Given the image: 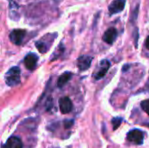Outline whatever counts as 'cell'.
<instances>
[{"instance_id": "obj_1", "label": "cell", "mask_w": 149, "mask_h": 148, "mask_svg": "<svg viewBox=\"0 0 149 148\" xmlns=\"http://www.w3.org/2000/svg\"><path fill=\"white\" fill-rule=\"evenodd\" d=\"M20 75H21V71L18 66L11 67L4 75V79H5L6 85L10 87L19 85L21 82Z\"/></svg>"}, {"instance_id": "obj_2", "label": "cell", "mask_w": 149, "mask_h": 148, "mask_svg": "<svg viewBox=\"0 0 149 148\" xmlns=\"http://www.w3.org/2000/svg\"><path fill=\"white\" fill-rule=\"evenodd\" d=\"M110 66H111V64H110V62L107 59L101 60L100 62V65H99V67H98L97 71L93 75L94 79L95 80H100L102 78H104L106 76V74L107 73Z\"/></svg>"}, {"instance_id": "obj_3", "label": "cell", "mask_w": 149, "mask_h": 148, "mask_svg": "<svg viewBox=\"0 0 149 148\" xmlns=\"http://www.w3.org/2000/svg\"><path fill=\"white\" fill-rule=\"evenodd\" d=\"M127 139L132 143H134L136 145H141L144 141V133L139 129H133L127 133Z\"/></svg>"}, {"instance_id": "obj_4", "label": "cell", "mask_w": 149, "mask_h": 148, "mask_svg": "<svg viewBox=\"0 0 149 148\" xmlns=\"http://www.w3.org/2000/svg\"><path fill=\"white\" fill-rule=\"evenodd\" d=\"M26 31L23 29H14L10 33V40L16 45H20L25 38Z\"/></svg>"}, {"instance_id": "obj_5", "label": "cell", "mask_w": 149, "mask_h": 148, "mask_svg": "<svg viewBox=\"0 0 149 148\" xmlns=\"http://www.w3.org/2000/svg\"><path fill=\"white\" fill-rule=\"evenodd\" d=\"M38 57L37 54H35L33 52L28 53L24 57V65L29 71H33L36 69L37 65H38Z\"/></svg>"}, {"instance_id": "obj_6", "label": "cell", "mask_w": 149, "mask_h": 148, "mask_svg": "<svg viewBox=\"0 0 149 148\" xmlns=\"http://www.w3.org/2000/svg\"><path fill=\"white\" fill-rule=\"evenodd\" d=\"M93 59V58L91 56H87V55L80 56L77 60V65H78V68L79 69V71L84 72V71L88 70L91 67Z\"/></svg>"}, {"instance_id": "obj_7", "label": "cell", "mask_w": 149, "mask_h": 148, "mask_svg": "<svg viewBox=\"0 0 149 148\" xmlns=\"http://www.w3.org/2000/svg\"><path fill=\"white\" fill-rule=\"evenodd\" d=\"M126 5V0H113L108 5V10L111 15L121 12Z\"/></svg>"}, {"instance_id": "obj_8", "label": "cell", "mask_w": 149, "mask_h": 148, "mask_svg": "<svg viewBox=\"0 0 149 148\" xmlns=\"http://www.w3.org/2000/svg\"><path fill=\"white\" fill-rule=\"evenodd\" d=\"M58 105H59L60 112L63 114L69 113L72 110V107H73L72 102L70 99V98H68V97H63V98H61L59 99V101H58Z\"/></svg>"}, {"instance_id": "obj_9", "label": "cell", "mask_w": 149, "mask_h": 148, "mask_svg": "<svg viewBox=\"0 0 149 148\" xmlns=\"http://www.w3.org/2000/svg\"><path fill=\"white\" fill-rule=\"evenodd\" d=\"M117 35H118V31L115 28L113 27H111L109 29H107L103 37H102V40L104 42H106L107 44H112L117 38Z\"/></svg>"}, {"instance_id": "obj_10", "label": "cell", "mask_w": 149, "mask_h": 148, "mask_svg": "<svg viewBox=\"0 0 149 148\" xmlns=\"http://www.w3.org/2000/svg\"><path fill=\"white\" fill-rule=\"evenodd\" d=\"M3 148H23V142L20 138L11 136L7 140Z\"/></svg>"}, {"instance_id": "obj_11", "label": "cell", "mask_w": 149, "mask_h": 148, "mask_svg": "<svg viewBox=\"0 0 149 148\" xmlns=\"http://www.w3.org/2000/svg\"><path fill=\"white\" fill-rule=\"evenodd\" d=\"M72 73L70 72H64L63 74H61L58 79V82H57V85L58 88H62L64 85H65V84L67 82L70 81V79H72Z\"/></svg>"}, {"instance_id": "obj_12", "label": "cell", "mask_w": 149, "mask_h": 148, "mask_svg": "<svg viewBox=\"0 0 149 148\" xmlns=\"http://www.w3.org/2000/svg\"><path fill=\"white\" fill-rule=\"evenodd\" d=\"M35 46L37 47V49L38 50V51L40 53H45L51 47V45L47 44V42H45L44 39H40V40L37 41L35 43Z\"/></svg>"}, {"instance_id": "obj_13", "label": "cell", "mask_w": 149, "mask_h": 148, "mask_svg": "<svg viewBox=\"0 0 149 148\" xmlns=\"http://www.w3.org/2000/svg\"><path fill=\"white\" fill-rule=\"evenodd\" d=\"M122 122V118H113L112 120V124H113V130H116L119 128V126H120Z\"/></svg>"}, {"instance_id": "obj_14", "label": "cell", "mask_w": 149, "mask_h": 148, "mask_svg": "<svg viewBox=\"0 0 149 148\" xmlns=\"http://www.w3.org/2000/svg\"><path fill=\"white\" fill-rule=\"evenodd\" d=\"M141 106L142 108V110L149 115V99H146V100H143L141 103Z\"/></svg>"}, {"instance_id": "obj_15", "label": "cell", "mask_w": 149, "mask_h": 148, "mask_svg": "<svg viewBox=\"0 0 149 148\" xmlns=\"http://www.w3.org/2000/svg\"><path fill=\"white\" fill-rule=\"evenodd\" d=\"M73 123H74L73 120H65V121H64L65 128L69 129L70 127H72V126H73Z\"/></svg>"}, {"instance_id": "obj_16", "label": "cell", "mask_w": 149, "mask_h": 148, "mask_svg": "<svg viewBox=\"0 0 149 148\" xmlns=\"http://www.w3.org/2000/svg\"><path fill=\"white\" fill-rule=\"evenodd\" d=\"M130 68V65H125L123 67H122V71H123V72H127V70Z\"/></svg>"}, {"instance_id": "obj_17", "label": "cell", "mask_w": 149, "mask_h": 148, "mask_svg": "<svg viewBox=\"0 0 149 148\" xmlns=\"http://www.w3.org/2000/svg\"><path fill=\"white\" fill-rule=\"evenodd\" d=\"M145 44H146V47H147V48L149 50V36L147 38V39H146V43H145Z\"/></svg>"}, {"instance_id": "obj_18", "label": "cell", "mask_w": 149, "mask_h": 148, "mask_svg": "<svg viewBox=\"0 0 149 148\" xmlns=\"http://www.w3.org/2000/svg\"><path fill=\"white\" fill-rule=\"evenodd\" d=\"M146 90L149 92V78L148 79V81H147V83H146Z\"/></svg>"}]
</instances>
